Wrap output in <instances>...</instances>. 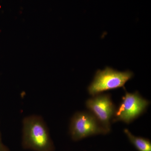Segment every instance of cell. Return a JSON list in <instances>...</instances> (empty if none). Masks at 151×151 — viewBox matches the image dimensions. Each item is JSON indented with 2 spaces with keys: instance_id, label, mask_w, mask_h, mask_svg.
<instances>
[{
  "instance_id": "cell-1",
  "label": "cell",
  "mask_w": 151,
  "mask_h": 151,
  "mask_svg": "<svg viewBox=\"0 0 151 151\" xmlns=\"http://www.w3.org/2000/svg\"><path fill=\"white\" fill-rule=\"evenodd\" d=\"M22 146L34 151H53L55 147L46 124L41 116L32 115L22 121Z\"/></svg>"
},
{
  "instance_id": "cell-2",
  "label": "cell",
  "mask_w": 151,
  "mask_h": 151,
  "mask_svg": "<svg viewBox=\"0 0 151 151\" xmlns=\"http://www.w3.org/2000/svg\"><path fill=\"white\" fill-rule=\"evenodd\" d=\"M134 76V73L131 70L120 71L106 67L103 70L96 71L87 91L89 95L93 96L108 90L124 87L125 84Z\"/></svg>"
},
{
  "instance_id": "cell-3",
  "label": "cell",
  "mask_w": 151,
  "mask_h": 151,
  "mask_svg": "<svg viewBox=\"0 0 151 151\" xmlns=\"http://www.w3.org/2000/svg\"><path fill=\"white\" fill-rule=\"evenodd\" d=\"M150 103L137 91L130 93L125 89V95L116 108L112 123L119 122L130 124L146 112Z\"/></svg>"
},
{
  "instance_id": "cell-4",
  "label": "cell",
  "mask_w": 151,
  "mask_h": 151,
  "mask_svg": "<svg viewBox=\"0 0 151 151\" xmlns=\"http://www.w3.org/2000/svg\"><path fill=\"white\" fill-rule=\"evenodd\" d=\"M108 133L89 111L76 112L70 119L69 134L73 140L78 141L89 136Z\"/></svg>"
},
{
  "instance_id": "cell-5",
  "label": "cell",
  "mask_w": 151,
  "mask_h": 151,
  "mask_svg": "<svg viewBox=\"0 0 151 151\" xmlns=\"http://www.w3.org/2000/svg\"><path fill=\"white\" fill-rule=\"evenodd\" d=\"M85 105L89 112L109 133L116 109L111 94L103 93L96 94L86 100Z\"/></svg>"
},
{
  "instance_id": "cell-6",
  "label": "cell",
  "mask_w": 151,
  "mask_h": 151,
  "mask_svg": "<svg viewBox=\"0 0 151 151\" xmlns=\"http://www.w3.org/2000/svg\"><path fill=\"white\" fill-rule=\"evenodd\" d=\"M129 140L139 151H151V143L148 139L136 137L127 129L124 130Z\"/></svg>"
},
{
  "instance_id": "cell-7",
  "label": "cell",
  "mask_w": 151,
  "mask_h": 151,
  "mask_svg": "<svg viewBox=\"0 0 151 151\" xmlns=\"http://www.w3.org/2000/svg\"><path fill=\"white\" fill-rule=\"evenodd\" d=\"M0 151H9V149L4 145L2 140L1 134L0 131Z\"/></svg>"
}]
</instances>
